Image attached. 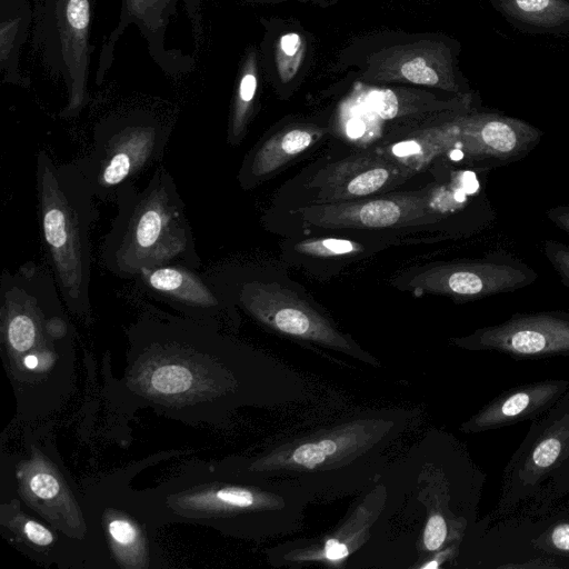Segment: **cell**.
<instances>
[{
  "label": "cell",
  "instance_id": "1",
  "mask_svg": "<svg viewBox=\"0 0 569 569\" xmlns=\"http://www.w3.org/2000/svg\"><path fill=\"white\" fill-rule=\"evenodd\" d=\"M117 214L101 250L104 268L121 279L166 264L200 267L194 237L172 176L162 167L139 189L120 188Z\"/></svg>",
  "mask_w": 569,
  "mask_h": 569
},
{
  "label": "cell",
  "instance_id": "2",
  "mask_svg": "<svg viewBox=\"0 0 569 569\" xmlns=\"http://www.w3.org/2000/svg\"><path fill=\"white\" fill-rule=\"evenodd\" d=\"M36 163L39 220L53 278L69 310L89 319L90 229L99 217L97 198L76 162L57 164L41 150Z\"/></svg>",
  "mask_w": 569,
  "mask_h": 569
},
{
  "label": "cell",
  "instance_id": "3",
  "mask_svg": "<svg viewBox=\"0 0 569 569\" xmlns=\"http://www.w3.org/2000/svg\"><path fill=\"white\" fill-rule=\"evenodd\" d=\"M435 196L427 188L392 191L359 200L302 204L287 209V219L302 233L351 231L388 236L431 229L439 220Z\"/></svg>",
  "mask_w": 569,
  "mask_h": 569
},
{
  "label": "cell",
  "instance_id": "4",
  "mask_svg": "<svg viewBox=\"0 0 569 569\" xmlns=\"http://www.w3.org/2000/svg\"><path fill=\"white\" fill-rule=\"evenodd\" d=\"M88 154L76 161L97 199L114 200L123 186L134 182L166 144L159 123L146 117L100 124Z\"/></svg>",
  "mask_w": 569,
  "mask_h": 569
},
{
  "label": "cell",
  "instance_id": "5",
  "mask_svg": "<svg viewBox=\"0 0 569 569\" xmlns=\"http://www.w3.org/2000/svg\"><path fill=\"white\" fill-rule=\"evenodd\" d=\"M417 172L376 149L319 166L299 182L298 206L359 200L396 191Z\"/></svg>",
  "mask_w": 569,
  "mask_h": 569
},
{
  "label": "cell",
  "instance_id": "6",
  "mask_svg": "<svg viewBox=\"0 0 569 569\" xmlns=\"http://www.w3.org/2000/svg\"><path fill=\"white\" fill-rule=\"evenodd\" d=\"M533 279L535 273L523 266L478 260L426 266L406 272L395 284L416 296L472 300L522 288Z\"/></svg>",
  "mask_w": 569,
  "mask_h": 569
},
{
  "label": "cell",
  "instance_id": "7",
  "mask_svg": "<svg viewBox=\"0 0 569 569\" xmlns=\"http://www.w3.org/2000/svg\"><path fill=\"white\" fill-rule=\"evenodd\" d=\"M480 349L517 357L569 353V319L553 313L518 315L463 339Z\"/></svg>",
  "mask_w": 569,
  "mask_h": 569
},
{
  "label": "cell",
  "instance_id": "8",
  "mask_svg": "<svg viewBox=\"0 0 569 569\" xmlns=\"http://www.w3.org/2000/svg\"><path fill=\"white\" fill-rule=\"evenodd\" d=\"M133 280L152 298L206 325L213 326L217 316L229 309L212 283L201 277L197 269L166 264L146 269Z\"/></svg>",
  "mask_w": 569,
  "mask_h": 569
},
{
  "label": "cell",
  "instance_id": "9",
  "mask_svg": "<svg viewBox=\"0 0 569 569\" xmlns=\"http://www.w3.org/2000/svg\"><path fill=\"white\" fill-rule=\"evenodd\" d=\"M456 126V147L473 159H512L526 153L539 139V132L529 124L500 117L465 120Z\"/></svg>",
  "mask_w": 569,
  "mask_h": 569
},
{
  "label": "cell",
  "instance_id": "10",
  "mask_svg": "<svg viewBox=\"0 0 569 569\" xmlns=\"http://www.w3.org/2000/svg\"><path fill=\"white\" fill-rule=\"evenodd\" d=\"M322 133V130L312 126H293L258 142L247 154L239 170L240 186L243 189H251L271 178L315 146Z\"/></svg>",
  "mask_w": 569,
  "mask_h": 569
},
{
  "label": "cell",
  "instance_id": "11",
  "mask_svg": "<svg viewBox=\"0 0 569 569\" xmlns=\"http://www.w3.org/2000/svg\"><path fill=\"white\" fill-rule=\"evenodd\" d=\"M387 244L381 241L361 242L357 238L335 234L302 233L293 236L282 243L283 254L292 262L306 268L327 267L333 263L351 262L373 252L372 247Z\"/></svg>",
  "mask_w": 569,
  "mask_h": 569
},
{
  "label": "cell",
  "instance_id": "12",
  "mask_svg": "<svg viewBox=\"0 0 569 569\" xmlns=\"http://www.w3.org/2000/svg\"><path fill=\"white\" fill-rule=\"evenodd\" d=\"M565 381L529 385L496 399L470 421V429L482 430L526 419L546 408L565 388Z\"/></svg>",
  "mask_w": 569,
  "mask_h": 569
},
{
  "label": "cell",
  "instance_id": "13",
  "mask_svg": "<svg viewBox=\"0 0 569 569\" xmlns=\"http://www.w3.org/2000/svg\"><path fill=\"white\" fill-rule=\"evenodd\" d=\"M457 134V126L452 123L443 129L427 130L375 149L419 173L437 157L456 147Z\"/></svg>",
  "mask_w": 569,
  "mask_h": 569
},
{
  "label": "cell",
  "instance_id": "14",
  "mask_svg": "<svg viewBox=\"0 0 569 569\" xmlns=\"http://www.w3.org/2000/svg\"><path fill=\"white\" fill-rule=\"evenodd\" d=\"M337 443L331 439L309 442L298 447L292 453V460L305 468L313 469L326 461L328 456L337 451Z\"/></svg>",
  "mask_w": 569,
  "mask_h": 569
},
{
  "label": "cell",
  "instance_id": "15",
  "mask_svg": "<svg viewBox=\"0 0 569 569\" xmlns=\"http://www.w3.org/2000/svg\"><path fill=\"white\" fill-rule=\"evenodd\" d=\"M108 533L119 550L133 548L140 538L138 528L130 520L122 518L109 520Z\"/></svg>",
  "mask_w": 569,
  "mask_h": 569
},
{
  "label": "cell",
  "instance_id": "16",
  "mask_svg": "<svg viewBox=\"0 0 569 569\" xmlns=\"http://www.w3.org/2000/svg\"><path fill=\"white\" fill-rule=\"evenodd\" d=\"M562 443L557 437L542 439L533 449L530 457V465L536 470H545L551 467L559 458Z\"/></svg>",
  "mask_w": 569,
  "mask_h": 569
},
{
  "label": "cell",
  "instance_id": "17",
  "mask_svg": "<svg viewBox=\"0 0 569 569\" xmlns=\"http://www.w3.org/2000/svg\"><path fill=\"white\" fill-rule=\"evenodd\" d=\"M368 104L381 119H393L398 114L397 96L389 89L371 91L368 96Z\"/></svg>",
  "mask_w": 569,
  "mask_h": 569
},
{
  "label": "cell",
  "instance_id": "18",
  "mask_svg": "<svg viewBox=\"0 0 569 569\" xmlns=\"http://www.w3.org/2000/svg\"><path fill=\"white\" fill-rule=\"evenodd\" d=\"M402 76L418 84H430L438 83L439 77L433 69H431L422 58H415L407 61L401 67Z\"/></svg>",
  "mask_w": 569,
  "mask_h": 569
},
{
  "label": "cell",
  "instance_id": "19",
  "mask_svg": "<svg viewBox=\"0 0 569 569\" xmlns=\"http://www.w3.org/2000/svg\"><path fill=\"white\" fill-rule=\"evenodd\" d=\"M543 250L562 282L569 287V247L551 240L545 242Z\"/></svg>",
  "mask_w": 569,
  "mask_h": 569
},
{
  "label": "cell",
  "instance_id": "20",
  "mask_svg": "<svg viewBox=\"0 0 569 569\" xmlns=\"http://www.w3.org/2000/svg\"><path fill=\"white\" fill-rule=\"evenodd\" d=\"M447 537V525L440 515H433L428 519L423 532V543L429 551L438 550Z\"/></svg>",
  "mask_w": 569,
  "mask_h": 569
},
{
  "label": "cell",
  "instance_id": "21",
  "mask_svg": "<svg viewBox=\"0 0 569 569\" xmlns=\"http://www.w3.org/2000/svg\"><path fill=\"white\" fill-rule=\"evenodd\" d=\"M30 490L41 499H52L60 491L56 477L49 472H37L29 481Z\"/></svg>",
  "mask_w": 569,
  "mask_h": 569
},
{
  "label": "cell",
  "instance_id": "22",
  "mask_svg": "<svg viewBox=\"0 0 569 569\" xmlns=\"http://www.w3.org/2000/svg\"><path fill=\"white\" fill-rule=\"evenodd\" d=\"M69 21L76 29H84L89 23V4L87 0H70L68 4Z\"/></svg>",
  "mask_w": 569,
  "mask_h": 569
},
{
  "label": "cell",
  "instance_id": "23",
  "mask_svg": "<svg viewBox=\"0 0 569 569\" xmlns=\"http://www.w3.org/2000/svg\"><path fill=\"white\" fill-rule=\"evenodd\" d=\"M23 530L27 538L36 545L48 546L53 542V536L51 531L36 521H27L24 523Z\"/></svg>",
  "mask_w": 569,
  "mask_h": 569
},
{
  "label": "cell",
  "instance_id": "24",
  "mask_svg": "<svg viewBox=\"0 0 569 569\" xmlns=\"http://www.w3.org/2000/svg\"><path fill=\"white\" fill-rule=\"evenodd\" d=\"M549 541L553 549L569 551V523H560L552 528Z\"/></svg>",
  "mask_w": 569,
  "mask_h": 569
},
{
  "label": "cell",
  "instance_id": "25",
  "mask_svg": "<svg viewBox=\"0 0 569 569\" xmlns=\"http://www.w3.org/2000/svg\"><path fill=\"white\" fill-rule=\"evenodd\" d=\"M547 216L558 228L569 233V207L552 208Z\"/></svg>",
  "mask_w": 569,
  "mask_h": 569
},
{
  "label": "cell",
  "instance_id": "26",
  "mask_svg": "<svg viewBox=\"0 0 569 569\" xmlns=\"http://www.w3.org/2000/svg\"><path fill=\"white\" fill-rule=\"evenodd\" d=\"M516 6L526 13H540L548 9L551 0H515Z\"/></svg>",
  "mask_w": 569,
  "mask_h": 569
},
{
  "label": "cell",
  "instance_id": "27",
  "mask_svg": "<svg viewBox=\"0 0 569 569\" xmlns=\"http://www.w3.org/2000/svg\"><path fill=\"white\" fill-rule=\"evenodd\" d=\"M349 553L345 543L330 539L325 546V556L329 560H340Z\"/></svg>",
  "mask_w": 569,
  "mask_h": 569
},
{
  "label": "cell",
  "instance_id": "28",
  "mask_svg": "<svg viewBox=\"0 0 569 569\" xmlns=\"http://www.w3.org/2000/svg\"><path fill=\"white\" fill-rule=\"evenodd\" d=\"M300 43V36L295 32L286 33L280 40L281 50L287 56H293L299 50Z\"/></svg>",
  "mask_w": 569,
  "mask_h": 569
},
{
  "label": "cell",
  "instance_id": "29",
  "mask_svg": "<svg viewBox=\"0 0 569 569\" xmlns=\"http://www.w3.org/2000/svg\"><path fill=\"white\" fill-rule=\"evenodd\" d=\"M23 363L27 369L36 370V368L39 366V358L37 355L30 353L28 356H24Z\"/></svg>",
  "mask_w": 569,
  "mask_h": 569
}]
</instances>
